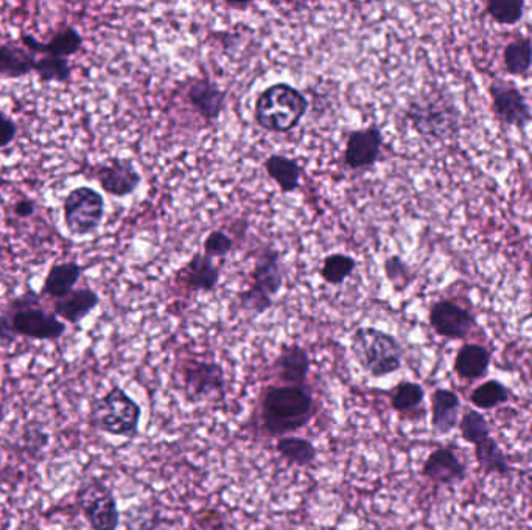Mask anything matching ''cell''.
Returning a JSON list of instances; mask_svg holds the SVG:
<instances>
[{"mask_svg": "<svg viewBox=\"0 0 532 530\" xmlns=\"http://www.w3.org/2000/svg\"><path fill=\"white\" fill-rule=\"evenodd\" d=\"M189 98L192 105L207 120L217 119L224 106L223 92L206 78L192 81V86L189 88Z\"/></svg>", "mask_w": 532, "mask_h": 530, "instance_id": "obj_23", "label": "cell"}, {"mask_svg": "<svg viewBox=\"0 0 532 530\" xmlns=\"http://www.w3.org/2000/svg\"><path fill=\"white\" fill-rule=\"evenodd\" d=\"M383 147V134L377 126L350 133L344 151V164L352 170H364L378 161Z\"/></svg>", "mask_w": 532, "mask_h": 530, "instance_id": "obj_14", "label": "cell"}, {"mask_svg": "<svg viewBox=\"0 0 532 530\" xmlns=\"http://www.w3.org/2000/svg\"><path fill=\"white\" fill-rule=\"evenodd\" d=\"M503 63L506 72L514 77H525L532 69V41L526 36H518L503 50Z\"/></svg>", "mask_w": 532, "mask_h": 530, "instance_id": "obj_26", "label": "cell"}, {"mask_svg": "<svg viewBox=\"0 0 532 530\" xmlns=\"http://www.w3.org/2000/svg\"><path fill=\"white\" fill-rule=\"evenodd\" d=\"M66 333V324L41 305V296L25 291L8 302L0 314V346H10L18 336L35 341H56Z\"/></svg>", "mask_w": 532, "mask_h": 530, "instance_id": "obj_1", "label": "cell"}, {"mask_svg": "<svg viewBox=\"0 0 532 530\" xmlns=\"http://www.w3.org/2000/svg\"><path fill=\"white\" fill-rule=\"evenodd\" d=\"M35 55L27 49L0 44V78H22L35 69Z\"/></svg>", "mask_w": 532, "mask_h": 530, "instance_id": "obj_25", "label": "cell"}, {"mask_svg": "<svg viewBox=\"0 0 532 530\" xmlns=\"http://www.w3.org/2000/svg\"><path fill=\"white\" fill-rule=\"evenodd\" d=\"M181 388L190 403L215 401L226 392V378L220 364L189 360L181 367Z\"/></svg>", "mask_w": 532, "mask_h": 530, "instance_id": "obj_9", "label": "cell"}, {"mask_svg": "<svg viewBox=\"0 0 532 530\" xmlns=\"http://www.w3.org/2000/svg\"><path fill=\"white\" fill-rule=\"evenodd\" d=\"M422 475L434 484L455 485L466 479L467 470L450 448H438L425 461Z\"/></svg>", "mask_w": 532, "mask_h": 530, "instance_id": "obj_16", "label": "cell"}, {"mask_svg": "<svg viewBox=\"0 0 532 530\" xmlns=\"http://www.w3.org/2000/svg\"><path fill=\"white\" fill-rule=\"evenodd\" d=\"M405 117L417 134L431 140L452 139L461 125V112L442 91L417 95L408 103Z\"/></svg>", "mask_w": 532, "mask_h": 530, "instance_id": "obj_3", "label": "cell"}, {"mask_svg": "<svg viewBox=\"0 0 532 530\" xmlns=\"http://www.w3.org/2000/svg\"><path fill=\"white\" fill-rule=\"evenodd\" d=\"M308 100L291 84L276 83L259 95L254 109L256 122L271 133H288L301 122Z\"/></svg>", "mask_w": 532, "mask_h": 530, "instance_id": "obj_4", "label": "cell"}, {"mask_svg": "<svg viewBox=\"0 0 532 530\" xmlns=\"http://www.w3.org/2000/svg\"><path fill=\"white\" fill-rule=\"evenodd\" d=\"M84 266L77 262L58 263L47 272L42 283V296L56 300L67 296L75 290V286L83 276Z\"/></svg>", "mask_w": 532, "mask_h": 530, "instance_id": "obj_20", "label": "cell"}, {"mask_svg": "<svg viewBox=\"0 0 532 530\" xmlns=\"http://www.w3.org/2000/svg\"><path fill=\"white\" fill-rule=\"evenodd\" d=\"M473 447H475L476 461L486 471L487 475H490V473L508 475L509 471H511V465L506 459V454L503 453L494 437H486V439L476 443Z\"/></svg>", "mask_w": 532, "mask_h": 530, "instance_id": "obj_28", "label": "cell"}, {"mask_svg": "<svg viewBox=\"0 0 532 530\" xmlns=\"http://www.w3.org/2000/svg\"><path fill=\"white\" fill-rule=\"evenodd\" d=\"M22 46L33 53V55H47L58 56V58H69L74 56L75 53L80 52L83 47V36L80 35L77 28L72 25H66V27L60 28L55 35L52 36L49 42H41L35 38V36L28 35V33H22L21 35Z\"/></svg>", "mask_w": 532, "mask_h": 530, "instance_id": "obj_15", "label": "cell"}, {"mask_svg": "<svg viewBox=\"0 0 532 530\" xmlns=\"http://www.w3.org/2000/svg\"><path fill=\"white\" fill-rule=\"evenodd\" d=\"M33 72L41 83H67L72 77V66L66 58L44 55L36 58Z\"/></svg>", "mask_w": 532, "mask_h": 530, "instance_id": "obj_30", "label": "cell"}, {"mask_svg": "<svg viewBox=\"0 0 532 530\" xmlns=\"http://www.w3.org/2000/svg\"><path fill=\"white\" fill-rule=\"evenodd\" d=\"M489 94L498 122L514 128H525L532 122L531 106L515 84L495 80L490 84Z\"/></svg>", "mask_w": 532, "mask_h": 530, "instance_id": "obj_11", "label": "cell"}, {"mask_svg": "<svg viewBox=\"0 0 532 530\" xmlns=\"http://www.w3.org/2000/svg\"><path fill=\"white\" fill-rule=\"evenodd\" d=\"M350 350L366 374L374 378L396 374L403 363V347L394 336L374 327H360L350 339Z\"/></svg>", "mask_w": 532, "mask_h": 530, "instance_id": "obj_5", "label": "cell"}, {"mask_svg": "<svg viewBox=\"0 0 532 530\" xmlns=\"http://www.w3.org/2000/svg\"><path fill=\"white\" fill-rule=\"evenodd\" d=\"M461 400L450 389L439 388L431 397V426L438 436H445L459 425Z\"/></svg>", "mask_w": 532, "mask_h": 530, "instance_id": "obj_19", "label": "cell"}, {"mask_svg": "<svg viewBox=\"0 0 532 530\" xmlns=\"http://www.w3.org/2000/svg\"><path fill=\"white\" fill-rule=\"evenodd\" d=\"M232 251V238L223 231L210 232L204 241V255L209 259H223Z\"/></svg>", "mask_w": 532, "mask_h": 530, "instance_id": "obj_36", "label": "cell"}, {"mask_svg": "<svg viewBox=\"0 0 532 530\" xmlns=\"http://www.w3.org/2000/svg\"><path fill=\"white\" fill-rule=\"evenodd\" d=\"M459 429H461L462 437L472 445H476L490 436V426L484 419V415L481 412L473 411V409L464 412L461 420H459Z\"/></svg>", "mask_w": 532, "mask_h": 530, "instance_id": "obj_34", "label": "cell"}, {"mask_svg": "<svg viewBox=\"0 0 532 530\" xmlns=\"http://www.w3.org/2000/svg\"><path fill=\"white\" fill-rule=\"evenodd\" d=\"M386 277L389 282L394 286V290L403 291L408 288L411 280H413V274H411L410 268L403 262L400 257H389L385 262Z\"/></svg>", "mask_w": 532, "mask_h": 530, "instance_id": "obj_35", "label": "cell"}, {"mask_svg": "<svg viewBox=\"0 0 532 530\" xmlns=\"http://www.w3.org/2000/svg\"><path fill=\"white\" fill-rule=\"evenodd\" d=\"M490 366V352L480 344H464L455 358V372L462 380H480Z\"/></svg>", "mask_w": 532, "mask_h": 530, "instance_id": "obj_22", "label": "cell"}, {"mask_svg": "<svg viewBox=\"0 0 532 530\" xmlns=\"http://www.w3.org/2000/svg\"><path fill=\"white\" fill-rule=\"evenodd\" d=\"M36 212V203L33 199L22 198L18 203L14 204L13 213L16 217L25 220V218H32Z\"/></svg>", "mask_w": 532, "mask_h": 530, "instance_id": "obj_38", "label": "cell"}, {"mask_svg": "<svg viewBox=\"0 0 532 530\" xmlns=\"http://www.w3.org/2000/svg\"><path fill=\"white\" fill-rule=\"evenodd\" d=\"M425 389L413 381H403L391 391V406L399 414H410L424 403Z\"/></svg>", "mask_w": 532, "mask_h": 530, "instance_id": "obj_29", "label": "cell"}, {"mask_svg": "<svg viewBox=\"0 0 532 530\" xmlns=\"http://www.w3.org/2000/svg\"><path fill=\"white\" fill-rule=\"evenodd\" d=\"M265 170L284 193L296 192L301 185L302 167L290 157L280 154L268 157Z\"/></svg>", "mask_w": 532, "mask_h": 530, "instance_id": "obj_24", "label": "cell"}, {"mask_svg": "<svg viewBox=\"0 0 532 530\" xmlns=\"http://www.w3.org/2000/svg\"><path fill=\"white\" fill-rule=\"evenodd\" d=\"M428 321L434 332L447 339H466L476 325L475 316L467 308L448 299L431 305Z\"/></svg>", "mask_w": 532, "mask_h": 530, "instance_id": "obj_12", "label": "cell"}, {"mask_svg": "<svg viewBox=\"0 0 532 530\" xmlns=\"http://www.w3.org/2000/svg\"><path fill=\"white\" fill-rule=\"evenodd\" d=\"M316 412L315 400L304 386H273L260 403L263 429L270 436L285 437L304 428Z\"/></svg>", "mask_w": 532, "mask_h": 530, "instance_id": "obj_2", "label": "cell"}, {"mask_svg": "<svg viewBox=\"0 0 532 530\" xmlns=\"http://www.w3.org/2000/svg\"><path fill=\"white\" fill-rule=\"evenodd\" d=\"M64 224L74 237L94 234L105 218V199L92 187H78L63 203Z\"/></svg>", "mask_w": 532, "mask_h": 530, "instance_id": "obj_8", "label": "cell"}, {"mask_svg": "<svg viewBox=\"0 0 532 530\" xmlns=\"http://www.w3.org/2000/svg\"><path fill=\"white\" fill-rule=\"evenodd\" d=\"M100 304V297L92 288H78L61 299L53 300V313L61 321L80 324Z\"/></svg>", "mask_w": 532, "mask_h": 530, "instance_id": "obj_17", "label": "cell"}, {"mask_svg": "<svg viewBox=\"0 0 532 530\" xmlns=\"http://www.w3.org/2000/svg\"><path fill=\"white\" fill-rule=\"evenodd\" d=\"M78 504L92 530H117L119 507L111 490L100 481H91L78 492Z\"/></svg>", "mask_w": 532, "mask_h": 530, "instance_id": "obj_10", "label": "cell"}, {"mask_svg": "<svg viewBox=\"0 0 532 530\" xmlns=\"http://www.w3.org/2000/svg\"><path fill=\"white\" fill-rule=\"evenodd\" d=\"M18 125L5 112L0 111V150L10 147L18 137Z\"/></svg>", "mask_w": 532, "mask_h": 530, "instance_id": "obj_37", "label": "cell"}, {"mask_svg": "<svg viewBox=\"0 0 532 530\" xmlns=\"http://www.w3.org/2000/svg\"><path fill=\"white\" fill-rule=\"evenodd\" d=\"M181 279L184 285L192 290V293H196V291L209 293V291H214L215 286L218 285L220 269L207 255L196 254L182 271Z\"/></svg>", "mask_w": 532, "mask_h": 530, "instance_id": "obj_21", "label": "cell"}, {"mask_svg": "<svg viewBox=\"0 0 532 530\" xmlns=\"http://www.w3.org/2000/svg\"><path fill=\"white\" fill-rule=\"evenodd\" d=\"M142 409L122 388H112L92 406V422L111 436L134 437Z\"/></svg>", "mask_w": 532, "mask_h": 530, "instance_id": "obj_6", "label": "cell"}, {"mask_svg": "<svg viewBox=\"0 0 532 530\" xmlns=\"http://www.w3.org/2000/svg\"><path fill=\"white\" fill-rule=\"evenodd\" d=\"M509 398H511V391L497 380H489L480 384L470 395V401L480 409L497 408L509 401Z\"/></svg>", "mask_w": 532, "mask_h": 530, "instance_id": "obj_31", "label": "cell"}, {"mask_svg": "<svg viewBox=\"0 0 532 530\" xmlns=\"http://www.w3.org/2000/svg\"><path fill=\"white\" fill-rule=\"evenodd\" d=\"M357 262L350 255L332 254L324 259L321 266V277L329 285H341L354 272Z\"/></svg>", "mask_w": 532, "mask_h": 530, "instance_id": "obj_33", "label": "cell"}, {"mask_svg": "<svg viewBox=\"0 0 532 530\" xmlns=\"http://www.w3.org/2000/svg\"><path fill=\"white\" fill-rule=\"evenodd\" d=\"M526 4L523 0H489L486 13L498 25H515L525 16Z\"/></svg>", "mask_w": 532, "mask_h": 530, "instance_id": "obj_32", "label": "cell"}, {"mask_svg": "<svg viewBox=\"0 0 532 530\" xmlns=\"http://www.w3.org/2000/svg\"><path fill=\"white\" fill-rule=\"evenodd\" d=\"M277 377L290 386H304L310 374V356L304 347L293 344L285 346L274 363Z\"/></svg>", "mask_w": 532, "mask_h": 530, "instance_id": "obj_18", "label": "cell"}, {"mask_svg": "<svg viewBox=\"0 0 532 530\" xmlns=\"http://www.w3.org/2000/svg\"><path fill=\"white\" fill-rule=\"evenodd\" d=\"M276 450L288 464L298 465V467H307L316 461L315 445L304 437H280Z\"/></svg>", "mask_w": 532, "mask_h": 530, "instance_id": "obj_27", "label": "cell"}, {"mask_svg": "<svg viewBox=\"0 0 532 530\" xmlns=\"http://www.w3.org/2000/svg\"><path fill=\"white\" fill-rule=\"evenodd\" d=\"M251 288L240 294V304L245 311L263 314L273 305L274 296L279 293L284 283V268L280 262V254L273 249H266L257 259L256 268L252 272Z\"/></svg>", "mask_w": 532, "mask_h": 530, "instance_id": "obj_7", "label": "cell"}, {"mask_svg": "<svg viewBox=\"0 0 532 530\" xmlns=\"http://www.w3.org/2000/svg\"><path fill=\"white\" fill-rule=\"evenodd\" d=\"M95 179L108 195L125 198L139 189L142 176L130 159L112 157L106 164L98 165Z\"/></svg>", "mask_w": 532, "mask_h": 530, "instance_id": "obj_13", "label": "cell"}]
</instances>
